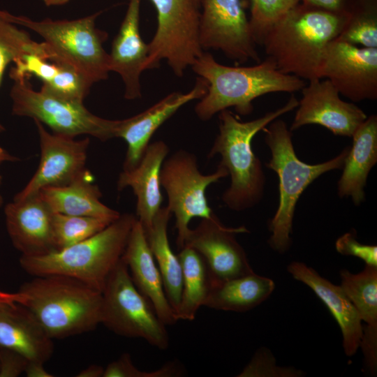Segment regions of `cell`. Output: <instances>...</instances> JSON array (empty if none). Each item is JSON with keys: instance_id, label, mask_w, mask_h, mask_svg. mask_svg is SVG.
<instances>
[{"instance_id": "cell-1", "label": "cell", "mask_w": 377, "mask_h": 377, "mask_svg": "<svg viewBox=\"0 0 377 377\" xmlns=\"http://www.w3.org/2000/svg\"><path fill=\"white\" fill-rule=\"evenodd\" d=\"M346 17L299 2L272 27L260 45L280 72L308 81L320 79L326 47L338 37Z\"/></svg>"}, {"instance_id": "cell-2", "label": "cell", "mask_w": 377, "mask_h": 377, "mask_svg": "<svg viewBox=\"0 0 377 377\" xmlns=\"http://www.w3.org/2000/svg\"><path fill=\"white\" fill-rule=\"evenodd\" d=\"M191 68L208 84L207 93L195 107L196 115L202 121L229 108L248 115L256 98L270 93H293L306 85L302 79L280 72L268 57L252 66H228L203 52Z\"/></svg>"}, {"instance_id": "cell-3", "label": "cell", "mask_w": 377, "mask_h": 377, "mask_svg": "<svg viewBox=\"0 0 377 377\" xmlns=\"http://www.w3.org/2000/svg\"><path fill=\"white\" fill-rule=\"evenodd\" d=\"M297 106L298 101L293 94L282 107L248 121H240L228 109L219 112V131L208 157L219 154V165L224 167L230 177V185L221 196L229 209L241 212L260 202L265 175L261 161L253 151V138L272 121Z\"/></svg>"}, {"instance_id": "cell-4", "label": "cell", "mask_w": 377, "mask_h": 377, "mask_svg": "<svg viewBox=\"0 0 377 377\" xmlns=\"http://www.w3.org/2000/svg\"><path fill=\"white\" fill-rule=\"evenodd\" d=\"M17 293V304L32 314L52 339L88 332L101 324L102 293L75 279L36 276Z\"/></svg>"}, {"instance_id": "cell-5", "label": "cell", "mask_w": 377, "mask_h": 377, "mask_svg": "<svg viewBox=\"0 0 377 377\" xmlns=\"http://www.w3.org/2000/svg\"><path fill=\"white\" fill-rule=\"evenodd\" d=\"M136 220L133 214H122L101 231L77 244L43 256H21L20 265L31 276H66L103 293L121 259Z\"/></svg>"}, {"instance_id": "cell-6", "label": "cell", "mask_w": 377, "mask_h": 377, "mask_svg": "<svg viewBox=\"0 0 377 377\" xmlns=\"http://www.w3.org/2000/svg\"><path fill=\"white\" fill-rule=\"evenodd\" d=\"M265 140L270 149L271 158L266 167L279 177V202L269 223L270 247L279 253L290 247L293 221L297 202L304 191L320 175L342 169L350 147L345 148L333 158L317 164H308L298 158L292 141V131L279 118L263 130Z\"/></svg>"}, {"instance_id": "cell-7", "label": "cell", "mask_w": 377, "mask_h": 377, "mask_svg": "<svg viewBox=\"0 0 377 377\" xmlns=\"http://www.w3.org/2000/svg\"><path fill=\"white\" fill-rule=\"evenodd\" d=\"M98 12L76 20L46 18L35 21L0 10V17L24 27L43 38L50 59L71 66L92 84L105 80L110 70V57L103 43L108 34L96 27Z\"/></svg>"}, {"instance_id": "cell-8", "label": "cell", "mask_w": 377, "mask_h": 377, "mask_svg": "<svg viewBox=\"0 0 377 377\" xmlns=\"http://www.w3.org/2000/svg\"><path fill=\"white\" fill-rule=\"evenodd\" d=\"M12 80L10 96L14 115L31 117L49 126L54 133L71 138L89 135L102 141L116 138L119 120L98 117L83 102L62 98L42 86L35 91L27 77Z\"/></svg>"}, {"instance_id": "cell-9", "label": "cell", "mask_w": 377, "mask_h": 377, "mask_svg": "<svg viewBox=\"0 0 377 377\" xmlns=\"http://www.w3.org/2000/svg\"><path fill=\"white\" fill-rule=\"evenodd\" d=\"M101 324L119 336L141 338L160 350L169 346L165 325L137 289L122 258L102 293Z\"/></svg>"}, {"instance_id": "cell-10", "label": "cell", "mask_w": 377, "mask_h": 377, "mask_svg": "<svg viewBox=\"0 0 377 377\" xmlns=\"http://www.w3.org/2000/svg\"><path fill=\"white\" fill-rule=\"evenodd\" d=\"M157 13L156 33L148 43L144 71L165 60L179 77L203 53L200 42V6L196 0H149Z\"/></svg>"}, {"instance_id": "cell-11", "label": "cell", "mask_w": 377, "mask_h": 377, "mask_svg": "<svg viewBox=\"0 0 377 377\" xmlns=\"http://www.w3.org/2000/svg\"><path fill=\"white\" fill-rule=\"evenodd\" d=\"M228 176L227 170L219 165L211 174L198 170L195 154L184 149L166 158L160 171L161 186L166 191L168 207L175 218L176 244L179 250L185 244L193 218H210L214 214L206 197L207 187Z\"/></svg>"}, {"instance_id": "cell-12", "label": "cell", "mask_w": 377, "mask_h": 377, "mask_svg": "<svg viewBox=\"0 0 377 377\" xmlns=\"http://www.w3.org/2000/svg\"><path fill=\"white\" fill-rule=\"evenodd\" d=\"M199 6L203 50H220L239 63L260 62L242 0H199Z\"/></svg>"}, {"instance_id": "cell-13", "label": "cell", "mask_w": 377, "mask_h": 377, "mask_svg": "<svg viewBox=\"0 0 377 377\" xmlns=\"http://www.w3.org/2000/svg\"><path fill=\"white\" fill-rule=\"evenodd\" d=\"M319 78L329 80L353 102L377 99V47L334 39L326 47Z\"/></svg>"}, {"instance_id": "cell-14", "label": "cell", "mask_w": 377, "mask_h": 377, "mask_svg": "<svg viewBox=\"0 0 377 377\" xmlns=\"http://www.w3.org/2000/svg\"><path fill=\"white\" fill-rule=\"evenodd\" d=\"M34 121L40 140V163L35 174L13 200L34 195L45 187L68 184L88 170L86 163L89 138L75 140V138L50 133L41 122Z\"/></svg>"}, {"instance_id": "cell-15", "label": "cell", "mask_w": 377, "mask_h": 377, "mask_svg": "<svg viewBox=\"0 0 377 377\" xmlns=\"http://www.w3.org/2000/svg\"><path fill=\"white\" fill-rule=\"evenodd\" d=\"M249 232L245 226H225L214 213L190 229L184 246L195 250L204 259L211 283L227 281L253 272L236 235Z\"/></svg>"}, {"instance_id": "cell-16", "label": "cell", "mask_w": 377, "mask_h": 377, "mask_svg": "<svg viewBox=\"0 0 377 377\" xmlns=\"http://www.w3.org/2000/svg\"><path fill=\"white\" fill-rule=\"evenodd\" d=\"M291 131L305 125L318 124L334 135L352 137L364 121L365 112L353 103L343 101L331 82L313 79L302 89Z\"/></svg>"}, {"instance_id": "cell-17", "label": "cell", "mask_w": 377, "mask_h": 377, "mask_svg": "<svg viewBox=\"0 0 377 377\" xmlns=\"http://www.w3.org/2000/svg\"><path fill=\"white\" fill-rule=\"evenodd\" d=\"M207 81L198 77L188 92H172L145 111L119 120L116 138L123 139L127 144L123 170L135 168L156 130L182 106L193 100L202 98L207 93Z\"/></svg>"}, {"instance_id": "cell-18", "label": "cell", "mask_w": 377, "mask_h": 377, "mask_svg": "<svg viewBox=\"0 0 377 377\" xmlns=\"http://www.w3.org/2000/svg\"><path fill=\"white\" fill-rule=\"evenodd\" d=\"M8 235L23 256H38L56 250L52 216L38 193L13 200L4 209Z\"/></svg>"}, {"instance_id": "cell-19", "label": "cell", "mask_w": 377, "mask_h": 377, "mask_svg": "<svg viewBox=\"0 0 377 377\" xmlns=\"http://www.w3.org/2000/svg\"><path fill=\"white\" fill-rule=\"evenodd\" d=\"M140 4L141 0H129L109 53L110 70L121 77L124 97L128 100L141 97L140 77L148 56V44L143 41L140 32Z\"/></svg>"}, {"instance_id": "cell-20", "label": "cell", "mask_w": 377, "mask_h": 377, "mask_svg": "<svg viewBox=\"0 0 377 377\" xmlns=\"http://www.w3.org/2000/svg\"><path fill=\"white\" fill-rule=\"evenodd\" d=\"M137 289L153 306L165 325L177 320L165 292L163 279L149 246L144 229L137 219L121 257Z\"/></svg>"}, {"instance_id": "cell-21", "label": "cell", "mask_w": 377, "mask_h": 377, "mask_svg": "<svg viewBox=\"0 0 377 377\" xmlns=\"http://www.w3.org/2000/svg\"><path fill=\"white\" fill-rule=\"evenodd\" d=\"M168 152V145L162 140L149 143L139 163L132 169L123 170L118 178L117 189L130 187L136 197V217L145 233L150 230L161 208L160 171Z\"/></svg>"}, {"instance_id": "cell-22", "label": "cell", "mask_w": 377, "mask_h": 377, "mask_svg": "<svg viewBox=\"0 0 377 377\" xmlns=\"http://www.w3.org/2000/svg\"><path fill=\"white\" fill-rule=\"evenodd\" d=\"M287 270L295 280L310 288L327 307L341 330L345 354L349 357L355 355L360 348L362 322L341 287L321 276L302 262L290 263Z\"/></svg>"}, {"instance_id": "cell-23", "label": "cell", "mask_w": 377, "mask_h": 377, "mask_svg": "<svg viewBox=\"0 0 377 377\" xmlns=\"http://www.w3.org/2000/svg\"><path fill=\"white\" fill-rule=\"evenodd\" d=\"M340 278V286L364 323L360 347L366 367L374 376L377 371V267L365 265L357 274L343 269Z\"/></svg>"}, {"instance_id": "cell-24", "label": "cell", "mask_w": 377, "mask_h": 377, "mask_svg": "<svg viewBox=\"0 0 377 377\" xmlns=\"http://www.w3.org/2000/svg\"><path fill=\"white\" fill-rule=\"evenodd\" d=\"M0 348L17 353L29 362L44 363L54 350L52 339L23 306L0 309Z\"/></svg>"}, {"instance_id": "cell-25", "label": "cell", "mask_w": 377, "mask_h": 377, "mask_svg": "<svg viewBox=\"0 0 377 377\" xmlns=\"http://www.w3.org/2000/svg\"><path fill=\"white\" fill-rule=\"evenodd\" d=\"M10 71V77L35 76L42 87L62 98L83 102L93 84L70 66L35 54L25 53L17 58Z\"/></svg>"}, {"instance_id": "cell-26", "label": "cell", "mask_w": 377, "mask_h": 377, "mask_svg": "<svg viewBox=\"0 0 377 377\" xmlns=\"http://www.w3.org/2000/svg\"><path fill=\"white\" fill-rule=\"evenodd\" d=\"M353 145L345 158L338 181L340 198L350 197L355 205L365 199L364 188L377 163V116L367 117L353 133Z\"/></svg>"}, {"instance_id": "cell-27", "label": "cell", "mask_w": 377, "mask_h": 377, "mask_svg": "<svg viewBox=\"0 0 377 377\" xmlns=\"http://www.w3.org/2000/svg\"><path fill=\"white\" fill-rule=\"evenodd\" d=\"M37 193L53 213L94 216L111 221L121 215L101 202L102 193L94 184V177L89 170L68 184L45 187Z\"/></svg>"}, {"instance_id": "cell-28", "label": "cell", "mask_w": 377, "mask_h": 377, "mask_svg": "<svg viewBox=\"0 0 377 377\" xmlns=\"http://www.w3.org/2000/svg\"><path fill=\"white\" fill-rule=\"evenodd\" d=\"M274 282L254 272L211 283L204 306L216 310L244 312L258 306L273 293Z\"/></svg>"}, {"instance_id": "cell-29", "label": "cell", "mask_w": 377, "mask_h": 377, "mask_svg": "<svg viewBox=\"0 0 377 377\" xmlns=\"http://www.w3.org/2000/svg\"><path fill=\"white\" fill-rule=\"evenodd\" d=\"M171 215L168 207H161L145 235L160 271L167 298L176 313L181 300L182 270L178 256L173 253L169 243L168 225Z\"/></svg>"}, {"instance_id": "cell-30", "label": "cell", "mask_w": 377, "mask_h": 377, "mask_svg": "<svg viewBox=\"0 0 377 377\" xmlns=\"http://www.w3.org/2000/svg\"><path fill=\"white\" fill-rule=\"evenodd\" d=\"M182 270V290L177 320L191 321L204 306L211 288L209 272L202 257L193 249L184 246L177 255Z\"/></svg>"}, {"instance_id": "cell-31", "label": "cell", "mask_w": 377, "mask_h": 377, "mask_svg": "<svg viewBox=\"0 0 377 377\" xmlns=\"http://www.w3.org/2000/svg\"><path fill=\"white\" fill-rule=\"evenodd\" d=\"M337 39L364 47H377V0H355Z\"/></svg>"}, {"instance_id": "cell-32", "label": "cell", "mask_w": 377, "mask_h": 377, "mask_svg": "<svg viewBox=\"0 0 377 377\" xmlns=\"http://www.w3.org/2000/svg\"><path fill=\"white\" fill-rule=\"evenodd\" d=\"M25 53L49 57L44 42L34 41L28 32L0 17V85L8 64ZM4 131L0 123V133Z\"/></svg>"}, {"instance_id": "cell-33", "label": "cell", "mask_w": 377, "mask_h": 377, "mask_svg": "<svg viewBox=\"0 0 377 377\" xmlns=\"http://www.w3.org/2000/svg\"><path fill=\"white\" fill-rule=\"evenodd\" d=\"M112 222L113 221L94 216L53 213L52 227L56 250L64 249L89 238Z\"/></svg>"}, {"instance_id": "cell-34", "label": "cell", "mask_w": 377, "mask_h": 377, "mask_svg": "<svg viewBox=\"0 0 377 377\" xmlns=\"http://www.w3.org/2000/svg\"><path fill=\"white\" fill-rule=\"evenodd\" d=\"M251 17L249 24L256 44L260 45L267 32L281 20L297 0H249Z\"/></svg>"}, {"instance_id": "cell-35", "label": "cell", "mask_w": 377, "mask_h": 377, "mask_svg": "<svg viewBox=\"0 0 377 377\" xmlns=\"http://www.w3.org/2000/svg\"><path fill=\"white\" fill-rule=\"evenodd\" d=\"M183 373L182 365L177 360L168 362L154 371H140L133 364L131 355L124 353L107 365L103 377H177Z\"/></svg>"}, {"instance_id": "cell-36", "label": "cell", "mask_w": 377, "mask_h": 377, "mask_svg": "<svg viewBox=\"0 0 377 377\" xmlns=\"http://www.w3.org/2000/svg\"><path fill=\"white\" fill-rule=\"evenodd\" d=\"M304 373L294 367L276 364L275 357L266 348H259L250 362L237 376L238 377H301Z\"/></svg>"}, {"instance_id": "cell-37", "label": "cell", "mask_w": 377, "mask_h": 377, "mask_svg": "<svg viewBox=\"0 0 377 377\" xmlns=\"http://www.w3.org/2000/svg\"><path fill=\"white\" fill-rule=\"evenodd\" d=\"M335 248L343 256L357 257L363 260L365 265L377 267V246L361 244L353 231L339 237L335 242Z\"/></svg>"}, {"instance_id": "cell-38", "label": "cell", "mask_w": 377, "mask_h": 377, "mask_svg": "<svg viewBox=\"0 0 377 377\" xmlns=\"http://www.w3.org/2000/svg\"><path fill=\"white\" fill-rule=\"evenodd\" d=\"M28 360L13 351L0 348V377H16L24 372Z\"/></svg>"}, {"instance_id": "cell-39", "label": "cell", "mask_w": 377, "mask_h": 377, "mask_svg": "<svg viewBox=\"0 0 377 377\" xmlns=\"http://www.w3.org/2000/svg\"><path fill=\"white\" fill-rule=\"evenodd\" d=\"M300 3L326 10L328 12L346 15L355 0H297Z\"/></svg>"}, {"instance_id": "cell-40", "label": "cell", "mask_w": 377, "mask_h": 377, "mask_svg": "<svg viewBox=\"0 0 377 377\" xmlns=\"http://www.w3.org/2000/svg\"><path fill=\"white\" fill-rule=\"evenodd\" d=\"M28 377H52L44 367V363L39 362H28L24 372Z\"/></svg>"}, {"instance_id": "cell-41", "label": "cell", "mask_w": 377, "mask_h": 377, "mask_svg": "<svg viewBox=\"0 0 377 377\" xmlns=\"http://www.w3.org/2000/svg\"><path fill=\"white\" fill-rule=\"evenodd\" d=\"M17 292L11 293L0 290V309L15 306L19 301Z\"/></svg>"}, {"instance_id": "cell-42", "label": "cell", "mask_w": 377, "mask_h": 377, "mask_svg": "<svg viewBox=\"0 0 377 377\" xmlns=\"http://www.w3.org/2000/svg\"><path fill=\"white\" fill-rule=\"evenodd\" d=\"M104 369L98 364H91L77 374V377H103Z\"/></svg>"}, {"instance_id": "cell-43", "label": "cell", "mask_w": 377, "mask_h": 377, "mask_svg": "<svg viewBox=\"0 0 377 377\" xmlns=\"http://www.w3.org/2000/svg\"><path fill=\"white\" fill-rule=\"evenodd\" d=\"M19 161L17 157H15L8 153L5 149L0 147V163L4 161L15 162Z\"/></svg>"}, {"instance_id": "cell-44", "label": "cell", "mask_w": 377, "mask_h": 377, "mask_svg": "<svg viewBox=\"0 0 377 377\" xmlns=\"http://www.w3.org/2000/svg\"><path fill=\"white\" fill-rule=\"evenodd\" d=\"M46 6H61L66 4L71 0H41Z\"/></svg>"}, {"instance_id": "cell-45", "label": "cell", "mask_w": 377, "mask_h": 377, "mask_svg": "<svg viewBox=\"0 0 377 377\" xmlns=\"http://www.w3.org/2000/svg\"><path fill=\"white\" fill-rule=\"evenodd\" d=\"M1 165V163H0ZM1 180H2V177L0 174V186H1ZM3 202V197L1 195V194L0 193V207H1L2 204Z\"/></svg>"}, {"instance_id": "cell-46", "label": "cell", "mask_w": 377, "mask_h": 377, "mask_svg": "<svg viewBox=\"0 0 377 377\" xmlns=\"http://www.w3.org/2000/svg\"><path fill=\"white\" fill-rule=\"evenodd\" d=\"M199 3V0H196Z\"/></svg>"}]
</instances>
